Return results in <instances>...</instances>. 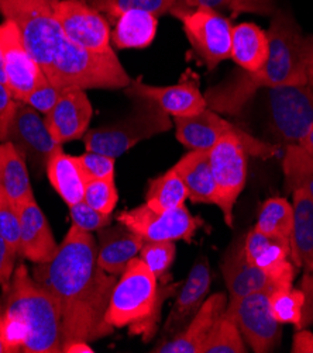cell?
<instances>
[{"label":"cell","instance_id":"7402d4cb","mask_svg":"<svg viewBox=\"0 0 313 353\" xmlns=\"http://www.w3.org/2000/svg\"><path fill=\"white\" fill-rule=\"evenodd\" d=\"M20 217L19 255L32 263L50 262L58 250L50 223L36 199L17 207Z\"/></svg>","mask_w":313,"mask_h":353},{"label":"cell","instance_id":"9c48e42d","mask_svg":"<svg viewBox=\"0 0 313 353\" xmlns=\"http://www.w3.org/2000/svg\"><path fill=\"white\" fill-rule=\"evenodd\" d=\"M173 123L177 127V139L189 148V151H211L219 139L230 134L245 141L249 155L268 159L280 151L276 145L254 138L252 134L222 119L209 108L193 116L173 117Z\"/></svg>","mask_w":313,"mask_h":353},{"label":"cell","instance_id":"7bdbcfd3","mask_svg":"<svg viewBox=\"0 0 313 353\" xmlns=\"http://www.w3.org/2000/svg\"><path fill=\"white\" fill-rule=\"evenodd\" d=\"M19 254L12 248V245L0 234V288L5 290L15 273V265Z\"/></svg>","mask_w":313,"mask_h":353},{"label":"cell","instance_id":"52a82bcc","mask_svg":"<svg viewBox=\"0 0 313 353\" xmlns=\"http://www.w3.org/2000/svg\"><path fill=\"white\" fill-rule=\"evenodd\" d=\"M55 2L57 0H0V13L17 26L27 52L37 62L46 78L55 52L65 39L54 14Z\"/></svg>","mask_w":313,"mask_h":353},{"label":"cell","instance_id":"836d02e7","mask_svg":"<svg viewBox=\"0 0 313 353\" xmlns=\"http://www.w3.org/2000/svg\"><path fill=\"white\" fill-rule=\"evenodd\" d=\"M247 346L230 316L223 312L209 332L200 353H246Z\"/></svg>","mask_w":313,"mask_h":353},{"label":"cell","instance_id":"7dc6e473","mask_svg":"<svg viewBox=\"0 0 313 353\" xmlns=\"http://www.w3.org/2000/svg\"><path fill=\"white\" fill-rule=\"evenodd\" d=\"M292 353H313V332L306 328L296 330L291 347Z\"/></svg>","mask_w":313,"mask_h":353},{"label":"cell","instance_id":"b9f144b4","mask_svg":"<svg viewBox=\"0 0 313 353\" xmlns=\"http://www.w3.org/2000/svg\"><path fill=\"white\" fill-rule=\"evenodd\" d=\"M64 89L53 86L48 81L34 89L23 103H27L41 114H47L58 101Z\"/></svg>","mask_w":313,"mask_h":353},{"label":"cell","instance_id":"ffe728a7","mask_svg":"<svg viewBox=\"0 0 313 353\" xmlns=\"http://www.w3.org/2000/svg\"><path fill=\"white\" fill-rule=\"evenodd\" d=\"M92 113V104L85 90L68 88L46 114V124L54 139L62 145L86 134Z\"/></svg>","mask_w":313,"mask_h":353},{"label":"cell","instance_id":"30bf717a","mask_svg":"<svg viewBox=\"0 0 313 353\" xmlns=\"http://www.w3.org/2000/svg\"><path fill=\"white\" fill-rule=\"evenodd\" d=\"M169 14L182 21L188 41L209 70L230 59L233 24L229 19L212 9L177 8Z\"/></svg>","mask_w":313,"mask_h":353},{"label":"cell","instance_id":"f5cc1de1","mask_svg":"<svg viewBox=\"0 0 313 353\" xmlns=\"http://www.w3.org/2000/svg\"><path fill=\"white\" fill-rule=\"evenodd\" d=\"M0 353H12L10 347L8 346V343L5 342L2 334H0Z\"/></svg>","mask_w":313,"mask_h":353},{"label":"cell","instance_id":"ac0fdd59","mask_svg":"<svg viewBox=\"0 0 313 353\" xmlns=\"http://www.w3.org/2000/svg\"><path fill=\"white\" fill-rule=\"evenodd\" d=\"M290 241L264 234L256 228L245 238L247 259L268 273L280 289L292 288L296 266L288 261Z\"/></svg>","mask_w":313,"mask_h":353},{"label":"cell","instance_id":"1f68e13d","mask_svg":"<svg viewBox=\"0 0 313 353\" xmlns=\"http://www.w3.org/2000/svg\"><path fill=\"white\" fill-rule=\"evenodd\" d=\"M283 170L288 192L303 190L313 199V158L298 144L287 145L283 158Z\"/></svg>","mask_w":313,"mask_h":353},{"label":"cell","instance_id":"60d3db41","mask_svg":"<svg viewBox=\"0 0 313 353\" xmlns=\"http://www.w3.org/2000/svg\"><path fill=\"white\" fill-rule=\"evenodd\" d=\"M0 234L12 245V248L19 254L20 246V217L13 203L0 193Z\"/></svg>","mask_w":313,"mask_h":353},{"label":"cell","instance_id":"74e56055","mask_svg":"<svg viewBox=\"0 0 313 353\" xmlns=\"http://www.w3.org/2000/svg\"><path fill=\"white\" fill-rule=\"evenodd\" d=\"M119 194L115 183V176L106 179L91 181L85 183L84 201L103 214H111L117 204Z\"/></svg>","mask_w":313,"mask_h":353},{"label":"cell","instance_id":"ab89813d","mask_svg":"<svg viewBox=\"0 0 313 353\" xmlns=\"http://www.w3.org/2000/svg\"><path fill=\"white\" fill-rule=\"evenodd\" d=\"M69 216H71L73 224L75 227L86 232L99 231L100 228L106 227L112 223L111 214L100 213V211L95 210L84 200L74 205H69Z\"/></svg>","mask_w":313,"mask_h":353},{"label":"cell","instance_id":"5b68a950","mask_svg":"<svg viewBox=\"0 0 313 353\" xmlns=\"http://www.w3.org/2000/svg\"><path fill=\"white\" fill-rule=\"evenodd\" d=\"M48 82L58 89H126L131 78L116 57L113 48L104 52L89 51L75 46L66 37L59 44Z\"/></svg>","mask_w":313,"mask_h":353},{"label":"cell","instance_id":"9a60e30c","mask_svg":"<svg viewBox=\"0 0 313 353\" xmlns=\"http://www.w3.org/2000/svg\"><path fill=\"white\" fill-rule=\"evenodd\" d=\"M54 14L65 37L75 46L96 52L112 50L109 23L85 0H57Z\"/></svg>","mask_w":313,"mask_h":353},{"label":"cell","instance_id":"681fc988","mask_svg":"<svg viewBox=\"0 0 313 353\" xmlns=\"http://www.w3.org/2000/svg\"><path fill=\"white\" fill-rule=\"evenodd\" d=\"M13 96L12 92L8 86L0 83V117H2L9 109L13 103Z\"/></svg>","mask_w":313,"mask_h":353},{"label":"cell","instance_id":"484cf974","mask_svg":"<svg viewBox=\"0 0 313 353\" xmlns=\"http://www.w3.org/2000/svg\"><path fill=\"white\" fill-rule=\"evenodd\" d=\"M184 181L193 204H215L218 199L209 151H189L173 166Z\"/></svg>","mask_w":313,"mask_h":353},{"label":"cell","instance_id":"db71d44e","mask_svg":"<svg viewBox=\"0 0 313 353\" xmlns=\"http://www.w3.org/2000/svg\"><path fill=\"white\" fill-rule=\"evenodd\" d=\"M309 273H312V274H313V269H312V270H310V272H309Z\"/></svg>","mask_w":313,"mask_h":353},{"label":"cell","instance_id":"7a4b0ae2","mask_svg":"<svg viewBox=\"0 0 313 353\" xmlns=\"http://www.w3.org/2000/svg\"><path fill=\"white\" fill-rule=\"evenodd\" d=\"M268 30L269 54L265 63L256 70H238L226 82L209 88L205 93L207 108L223 114L236 116L263 88L307 83L303 52L305 35L295 17L278 9L271 16Z\"/></svg>","mask_w":313,"mask_h":353},{"label":"cell","instance_id":"c3c4849f","mask_svg":"<svg viewBox=\"0 0 313 353\" xmlns=\"http://www.w3.org/2000/svg\"><path fill=\"white\" fill-rule=\"evenodd\" d=\"M303 52L306 62V77L307 85L313 89V34L306 35L303 40Z\"/></svg>","mask_w":313,"mask_h":353},{"label":"cell","instance_id":"f35d334b","mask_svg":"<svg viewBox=\"0 0 313 353\" xmlns=\"http://www.w3.org/2000/svg\"><path fill=\"white\" fill-rule=\"evenodd\" d=\"M115 159L116 158L93 151H86L85 154L75 157L85 183L115 176Z\"/></svg>","mask_w":313,"mask_h":353},{"label":"cell","instance_id":"8d00e7d4","mask_svg":"<svg viewBox=\"0 0 313 353\" xmlns=\"http://www.w3.org/2000/svg\"><path fill=\"white\" fill-rule=\"evenodd\" d=\"M176 254L177 246L173 241H146L140 251V259L160 280L171 269Z\"/></svg>","mask_w":313,"mask_h":353},{"label":"cell","instance_id":"d590c367","mask_svg":"<svg viewBox=\"0 0 313 353\" xmlns=\"http://www.w3.org/2000/svg\"><path fill=\"white\" fill-rule=\"evenodd\" d=\"M305 294L301 289H276L269 294V307L275 320L283 324H294L299 330Z\"/></svg>","mask_w":313,"mask_h":353},{"label":"cell","instance_id":"4dcf8cb0","mask_svg":"<svg viewBox=\"0 0 313 353\" xmlns=\"http://www.w3.org/2000/svg\"><path fill=\"white\" fill-rule=\"evenodd\" d=\"M187 199V186L173 168L150 181L146 192V204L158 213L184 205Z\"/></svg>","mask_w":313,"mask_h":353},{"label":"cell","instance_id":"f907efd6","mask_svg":"<svg viewBox=\"0 0 313 353\" xmlns=\"http://www.w3.org/2000/svg\"><path fill=\"white\" fill-rule=\"evenodd\" d=\"M298 145L313 158V124L310 125V128L306 131V134L299 139Z\"/></svg>","mask_w":313,"mask_h":353},{"label":"cell","instance_id":"e575fe53","mask_svg":"<svg viewBox=\"0 0 313 353\" xmlns=\"http://www.w3.org/2000/svg\"><path fill=\"white\" fill-rule=\"evenodd\" d=\"M88 5L99 13H106L112 19L120 17L130 10H144L153 14H169L173 9L180 8L177 0H85Z\"/></svg>","mask_w":313,"mask_h":353},{"label":"cell","instance_id":"4fadbf2b","mask_svg":"<svg viewBox=\"0 0 313 353\" xmlns=\"http://www.w3.org/2000/svg\"><path fill=\"white\" fill-rule=\"evenodd\" d=\"M272 292H256L229 300L225 312L238 327L243 339L256 353L272 352L281 341V324L275 320L269 307Z\"/></svg>","mask_w":313,"mask_h":353},{"label":"cell","instance_id":"bcb514c9","mask_svg":"<svg viewBox=\"0 0 313 353\" xmlns=\"http://www.w3.org/2000/svg\"><path fill=\"white\" fill-rule=\"evenodd\" d=\"M180 8L184 9H212L216 10L219 8L231 6L233 0H177Z\"/></svg>","mask_w":313,"mask_h":353},{"label":"cell","instance_id":"44dd1931","mask_svg":"<svg viewBox=\"0 0 313 353\" xmlns=\"http://www.w3.org/2000/svg\"><path fill=\"white\" fill-rule=\"evenodd\" d=\"M220 269L230 300L256 292H274L278 285L263 269L253 265L245 252V239L234 241L222 258Z\"/></svg>","mask_w":313,"mask_h":353},{"label":"cell","instance_id":"2e32d148","mask_svg":"<svg viewBox=\"0 0 313 353\" xmlns=\"http://www.w3.org/2000/svg\"><path fill=\"white\" fill-rule=\"evenodd\" d=\"M0 54L3 57L15 100L24 101L34 89L48 81L37 62L27 52L17 26L8 19L0 23Z\"/></svg>","mask_w":313,"mask_h":353},{"label":"cell","instance_id":"cb8c5ba5","mask_svg":"<svg viewBox=\"0 0 313 353\" xmlns=\"http://www.w3.org/2000/svg\"><path fill=\"white\" fill-rule=\"evenodd\" d=\"M99 266L113 276H122L129 262L140 254L146 239L123 224L106 225L97 231Z\"/></svg>","mask_w":313,"mask_h":353},{"label":"cell","instance_id":"ee69618b","mask_svg":"<svg viewBox=\"0 0 313 353\" xmlns=\"http://www.w3.org/2000/svg\"><path fill=\"white\" fill-rule=\"evenodd\" d=\"M276 10L275 0H233L230 6L233 16H238L241 13L272 16Z\"/></svg>","mask_w":313,"mask_h":353},{"label":"cell","instance_id":"f6af8a7d","mask_svg":"<svg viewBox=\"0 0 313 353\" xmlns=\"http://www.w3.org/2000/svg\"><path fill=\"white\" fill-rule=\"evenodd\" d=\"M301 290L305 294V304L302 311V321L301 328H307L313 325V274L306 272L301 281Z\"/></svg>","mask_w":313,"mask_h":353},{"label":"cell","instance_id":"816d5d0a","mask_svg":"<svg viewBox=\"0 0 313 353\" xmlns=\"http://www.w3.org/2000/svg\"><path fill=\"white\" fill-rule=\"evenodd\" d=\"M0 83L9 88V81H8V75H6V70H5V62H3L2 54H0Z\"/></svg>","mask_w":313,"mask_h":353},{"label":"cell","instance_id":"d4e9b609","mask_svg":"<svg viewBox=\"0 0 313 353\" xmlns=\"http://www.w3.org/2000/svg\"><path fill=\"white\" fill-rule=\"evenodd\" d=\"M292 199L290 256L296 268L310 272L313 269V199L303 190H294Z\"/></svg>","mask_w":313,"mask_h":353},{"label":"cell","instance_id":"603a6c76","mask_svg":"<svg viewBox=\"0 0 313 353\" xmlns=\"http://www.w3.org/2000/svg\"><path fill=\"white\" fill-rule=\"evenodd\" d=\"M227 299L225 293L209 296L192 321L176 336L162 339L151 352L157 353H200L202 345L211 332L214 324L225 312Z\"/></svg>","mask_w":313,"mask_h":353},{"label":"cell","instance_id":"e0dca14e","mask_svg":"<svg viewBox=\"0 0 313 353\" xmlns=\"http://www.w3.org/2000/svg\"><path fill=\"white\" fill-rule=\"evenodd\" d=\"M212 285V272L205 255L199 256L191 268L187 280L177 294L165 325L162 328V339H171L180 334L198 314Z\"/></svg>","mask_w":313,"mask_h":353},{"label":"cell","instance_id":"d6986e66","mask_svg":"<svg viewBox=\"0 0 313 353\" xmlns=\"http://www.w3.org/2000/svg\"><path fill=\"white\" fill-rule=\"evenodd\" d=\"M124 93L129 97H147L155 101L167 114L173 117L193 116L207 109L205 94L199 90L195 79H185L173 86H151L143 83L138 78L131 81L124 89Z\"/></svg>","mask_w":313,"mask_h":353},{"label":"cell","instance_id":"f1b7e54d","mask_svg":"<svg viewBox=\"0 0 313 353\" xmlns=\"http://www.w3.org/2000/svg\"><path fill=\"white\" fill-rule=\"evenodd\" d=\"M157 16L144 10H130L116 19L111 40L120 50L146 48L157 35Z\"/></svg>","mask_w":313,"mask_h":353},{"label":"cell","instance_id":"8fae6325","mask_svg":"<svg viewBox=\"0 0 313 353\" xmlns=\"http://www.w3.org/2000/svg\"><path fill=\"white\" fill-rule=\"evenodd\" d=\"M214 179L216 185V205L222 210L225 223L233 227V208L246 186L249 152L245 141L230 134L219 139L209 151Z\"/></svg>","mask_w":313,"mask_h":353},{"label":"cell","instance_id":"8992f818","mask_svg":"<svg viewBox=\"0 0 313 353\" xmlns=\"http://www.w3.org/2000/svg\"><path fill=\"white\" fill-rule=\"evenodd\" d=\"M131 99L134 108L127 117L117 123L86 131L84 135L86 151L117 158L142 141L172 128L169 114L155 101L138 96Z\"/></svg>","mask_w":313,"mask_h":353},{"label":"cell","instance_id":"4316f807","mask_svg":"<svg viewBox=\"0 0 313 353\" xmlns=\"http://www.w3.org/2000/svg\"><path fill=\"white\" fill-rule=\"evenodd\" d=\"M269 54L268 34L254 23H240L233 26L231 54L243 70L256 72L267 61Z\"/></svg>","mask_w":313,"mask_h":353},{"label":"cell","instance_id":"277c9868","mask_svg":"<svg viewBox=\"0 0 313 353\" xmlns=\"http://www.w3.org/2000/svg\"><path fill=\"white\" fill-rule=\"evenodd\" d=\"M177 288L158 286L149 266L140 258H134L116 281L104 320L113 328L130 327L131 335L142 334L144 342H149L158 330L162 303Z\"/></svg>","mask_w":313,"mask_h":353},{"label":"cell","instance_id":"11a10c76","mask_svg":"<svg viewBox=\"0 0 313 353\" xmlns=\"http://www.w3.org/2000/svg\"><path fill=\"white\" fill-rule=\"evenodd\" d=\"M0 193H3V190H2V189H0Z\"/></svg>","mask_w":313,"mask_h":353},{"label":"cell","instance_id":"ba28073f","mask_svg":"<svg viewBox=\"0 0 313 353\" xmlns=\"http://www.w3.org/2000/svg\"><path fill=\"white\" fill-rule=\"evenodd\" d=\"M0 141L12 143L37 174L46 170L50 158L62 150L41 113L17 100H13L10 109L0 117Z\"/></svg>","mask_w":313,"mask_h":353},{"label":"cell","instance_id":"5bb4252c","mask_svg":"<svg viewBox=\"0 0 313 353\" xmlns=\"http://www.w3.org/2000/svg\"><path fill=\"white\" fill-rule=\"evenodd\" d=\"M116 220L146 241L191 242L195 232L205 225V221L200 217L192 216L185 205L158 213L147 204H143L122 211L116 216Z\"/></svg>","mask_w":313,"mask_h":353},{"label":"cell","instance_id":"83f0119b","mask_svg":"<svg viewBox=\"0 0 313 353\" xmlns=\"http://www.w3.org/2000/svg\"><path fill=\"white\" fill-rule=\"evenodd\" d=\"M0 189L16 208L34 199L27 161L12 143L0 144Z\"/></svg>","mask_w":313,"mask_h":353},{"label":"cell","instance_id":"6da1fadb","mask_svg":"<svg viewBox=\"0 0 313 353\" xmlns=\"http://www.w3.org/2000/svg\"><path fill=\"white\" fill-rule=\"evenodd\" d=\"M32 279L58 303L62 319V352L75 343H89L113 334L104 316L117 276L97 263V245L91 232L73 224L55 256L36 263Z\"/></svg>","mask_w":313,"mask_h":353},{"label":"cell","instance_id":"7c38bea8","mask_svg":"<svg viewBox=\"0 0 313 353\" xmlns=\"http://www.w3.org/2000/svg\"><path fill=\"white\" fill-rule=\"evenodd\" d=\"M269 130L283 144H298L313 124V89L307 83L283 85L267 92Z\"/></svg>","mask_w":313,"mask_h":353},{"label":"cell","instance_id":"f546056e","mask_svg":"<svg viewBox=\"0 0 313 353\" xmlns=\"http://www.w3.org/2000/svg\"><path fill=\"white\" fill-rule=\"evenodd\" d=\"M51 186L57 190L61 199L69 205H74L84 200L85 181L75 157L57 151L48 161L46 168Z\"/></svg>","mask_w":313,"mask_h":353},{"label":"cell","instance_id":"3957f363","mask_svg":"<svg viewBox=\"0 0 313 353\" xmlns=\"http://www.w3.org/2000/svg\"><path fill=\"white\" fill-rule=\"evenodd\" d=\"M0 334L24 353L62 352V319L57 300L20 263L0 297Z\"/></svg>","mask_w":313,"mask_h":353},{"label":"cell","instance_id":"d6a6232c","mask_svg":"<svg viewBox=\"0 0 313 353\" xmlns=\"http://www.w3.org/2000/svg\"><path fill=\"white\" fill-rule=\"evenodd\" d=\"M292 220V204L284 197H271L263 204L254 228L264 234L290 241Z\"/></svg>","mask_w":313,"mask_h":353}]
</instances>
